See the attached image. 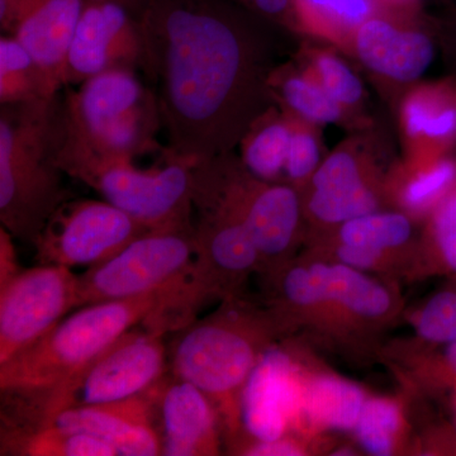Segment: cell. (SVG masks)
Wrapping results in <instances>:
<instances>
[{
  "instance_id": "30",
  "label": "cell",
  "mask_w": 456,
  "mask_h": 456,
  "mask_svg": "<svg viewBox=\"0 0 456 456\" xmlns=\"http://www.w3.org/2000/svg\"><path fill=\"white\" fill-rule=\"evenodd\" d=\"M403 416L397 402L382 397L368 398L354 434L360 446L374 456L395 454L402 435Z\"/></svg>"
},
{
  "instance_id": "22",
  "label": "cell",
  "mask_w": 456,
  "mask_h": 456,
  "mask_svg": "<svg viewBox=\"0 0 456 456\" xmlns=\"http://www.w3.org/2000/svg\"><path fill=\"white\" fill-rule=\"evenodd\" d=\"M408 136L425 145V156L445 155L456 139V89L449 84L419 89L404 102Z\"/></svg>"
},
{
  "instance_id": "19",
  "label": "cell",
  "mask_w": 456,
  "mask_h": 456,
  "mask_svg": "<svg viewBox=\"0 0 456 456\" xmlns=\"http://www.w3.org/2000/svg\"><path fill=\"white\" fill-rule=\"evenodd\" d=\"M378 204L377 193L355 156L338 151L314 171L303 209L318 224L338 228L353 218L378 211Z\"/></svg>"
},
{
  "instance_id": "10",
  "label": "cell",
  "mask_w": 456,
  "mask_h": 456,
  "mask_svg": "<svg viewBox=\"0 0 456 456\" xmlns=\"http://www.w3.org/2000/svg\"><path fill=\"white\" fill-rule=\"evenodd\" d=\"M194 255V224L150 231L77 275V310L94 303L134 298L178 283L187 277Z\"/></svg>"
},
{
  "instance_id": "16",
  "label": "cell",
  "mask_w": 456,
  "mask_h": 456,
  "mask_svg": "<svg viewBox=\"0 0 456 456\" xmlns=\"http://www.w3.org/2000/svg\"><path fill=\"white\" fill-rule=\"evenodd\" d=\"M86 0H0V28L20 41L56 93Z\"/></svg>"
},
{
  "instance_id": "26",
  "label": "cell",
  "mask_w": 456,
  "mask_h": 456,
  "mask_svg": "<svg viewBox=\"0 0 456 456\" xmlns=\"http://www.w3.org/2000/svg\"><path fill=\"white\" fill-rule=\"evenodd\" d=\"M382 0H293L294 13L312 32L334 41L355 36L359 27L377 17Z\"/></svg>"
},
{
  "instance_id": "37",
  "label": "cell",
  "mask_w": 456,
  "mask_h": 456,
  "mask_svg": "<svg viewBox=\"0 0 456 456\" xmlns=\"http://www.w3.org/2000/svg\"><path fill=\"white\" fill-rule=\"evenodd\" d=\"M236 2L270 18L283 20L290 14H296L293 0H236Z\"/></svg>"
},
{
  "instance_id": "27",
  "label": "cell",
  "mask_w": 456,
  "mask_h": 456,
  "mask_svg": "<svg viewBox=\"0 0 456 456\" xmlns=\"http://www.w3.org/2000/svg\"><path fill=\"white\" fill-rule=\"evenodd\" d=\"M2 455L119 456L112 444L82 431L47 428L2 439Z\"/></svg>"
},
{
  "instance_id": "5",
  "label": "cell",
  "mask_w": 456,
  "mask_h": 456,
  "mask_svg": "<svg viewBox=\"0 0 456 456\" xmlns=\"http://www.w3.org/2000/svg\"><path fill=\"white\" fill-rule=\"evenodd\" d=\"M55 98L0 104V222L26 244L70 200L53 159Z\"/></svg>"
},
{
  "instance_id": "13",
  "label": "cell",
  "mask_w": 456,
  "mask_h": 456,
  "mask_svg": "<svg viewBox=\"0 0 456 456\" xmlns=\"http://www.w3.org/2000/svg\"><path fill=\"white\" fill-rule=\"evenodd\" d=\"M77 275L38 264L0 287V365L31 347L77 310Z\"/></svg>"
},
{
  "instance_id": "17",
  "label": "cell",
  "mask_w": 456,
  "mask_h": 456,
  "mask_svg": "<svg viewBox=\"0 0 456 456\" xmlns=\"http://www.w3.org/2000/svg\"><path fill=\"white\" fill-rule=\"evenodd\" d=\"M154 406L163 455L221 454L222 425L211 399L194 384L170 373L147 391Z\"/></svg>"
},
{
  "instance_id": "34",
  "label": "cell",
  "mask_w": 456,
  "mask_h": 456,
  "mask_svg": "<svg viewBox=\"0 0 456 456\" xmlns=\"http://www.w3.org/2000/svg\"><path fill=\"white\" fill-rule=\"evenodd\" d=\"M320 167V147L314 134L293 122V134L284 174L293 184H302Z\"/></svg>"
},
{
  "instance_id": "14",
  "label": "cell",
  "mask_w": 456,
  "mask_h": 456,
  "mask_svg": "<svg viewBox=\"0 0 456 456\" xmlns=\"http://www.w3.org/2000/svg\"><path fill=\"white\" fill-rule=\"evenodd\" d=\"M142 37L137 18L113 2L86 0L69 47L64 88L112 69H140Z\"/></svg>"
},
{
  "instance_id": "35",
  "label": "cell",
  "mask_w": 456,
  "mask_h": 456,
  "mask_svg": "<svg viewBox=\"0 0 456 456\" xmlns=\"http://www.w3.org/2000/svg\"><path fill=\"white\" fill-rule=\"evenodd\" d=\"M231 454L250 456H298L305 455V445L290 435L270 441H242L231 446Z\"/></svg>"
},
{
  "instance_id": "36",
  "label": "cell",
  "mask_w": 456,
  "mask_h": 456,
  "mask_svg": "<svg viewBox=\"0 0 456 456\" xmlns=\"http://www.w3.org/2000/svg\"><path fill=\"white\" fill-rule=\"evenodd\" d=\"M14 237L2 226L0 228V287L7 284L22 272L18 263Z\"/></svg>"
},
{
  "instance_id": "28",
  "label": "cell",
  "mask_w": 456,
  "mask_h": 456,
  "mask_svg": "<svg viewBox=\"0 0 456 456\" xmlns=\"http://www.w3.org/2000/svg\"><path fill=\"white\" fill-rule=\"evenodd\" d=\"M415 272L456 278V185L428 216L424 239L416 248Z\"/></svg>"
},
{
  "instance_id": "4",
  "label": "cell",
  "mask_w": 456,
  "mask_h": 456,
  "mask_svg": "<svg viewBox=\"0 0 456 456\" xmlns=\"http://www.w3.org/2000/svg\"><path fill=\"white\" fill-rule=\"evenodd\" d=\"M184 279L134 298L77 308L41 340L0 365V391L33 395L59 386L126 332L154 322L170 307Z\"/></svg>"
},
{
  "instance_id": "8",
  "label": "cell",
  "mask_w": 456,
  "mask_h": 456,
  "mask_svg": "<svg viewBox=\"0 0 456 456\" xmlns=\"http://www.w3.org/2000/svg\"><path fill=\"white\" fill-rule=\"evenodd\" d=\"M134 69L119 68L90 77L60 95L62 130L104 154L136 159L165 151L156 140L163 131L158 98Z\"/></svg>"
},
{
  "instance_id": "11",
  "label": "cell",
  "mask_w": 456,
  "mask_h": 456,
  "mask_svg": "<svg viewBox=\"0 0 456 456\" xmlns=\"http://www.w3.org/2000/svg\"><path fill=\"white\" fill-rule=\"evenodd\" d=\"M196 255L189 272L185 296L198 310L212 299L236 298L253 273H260L259 250L248 228L216 204L194 200Z\"/></svg>"
},
{
  "instance_id": "9",
  "label": "cell",
  "mask_w": 456,
  "mask_h": 456,
  "mask_svg": "<svg viewBox=\"0 0 456 456\" xmlns=\"http://www.w3.org/2000/svg\"><path fill=\"white\" fill-rule=\"evenodd\" d=\"M191 189L193 200L220 206L245 224L259 250V274L290 261L301 235L303 213L293 185L257 178L227 152L193 165Z\"/></svg>"
},
{
  "instance_id": "33",
  "label": "cell",
  "mask_w": 456,
  "mask_h": 456,
  "mask_svg": "<svg viewBox=\"0 0 456 456\" xmlns=\"http://www.w3.org/2000/svg\"><path fill=\"white\" fill-rule=\"evenodd\" d=\"M314 68L317 82L336 102L346 106L358 103L362 95V86L349 66L338 57L320 53L314 62Z\"/></svg>"
},
{
  "instance_id": "29",
  "label": "cell",
  "mask_w": 456,
  "mask_h": 456,
  "mask_svg": "<svg viewBox=\"0 0 456 456\" xmlns=\"http://www.w3.org/2000/svg\"><path fill=\"white\" fill-rule=\"evenodd\" d=\"M456 185V160L443 156L422 158L399 189V203L415 217L430 216Z\"/></svg>"
},
{
  "instance_id": "18",
  "label": "cell",
  "mask_w": 456,
  "mask_h": 456,
  "mask_svg": "<svg viewBox=\"0 0 456 456\" xmlns=\"http://www.w3.org/2000/svg\"><path fill=\"white\" fill-rule=\"evenodd\" d=\"M47 426L106 440L119 456L163 455L154 406L147 392L125 401L68 408L51 417L44 428Z\"/></svg>"
},
{
  "instance_id": "31",
  "label": "cell",
  "mask_w": 456,
  "mask_h": 456,
  "mask_svg": "<svg viewBox=\"0 0 456 456\" xmlns=\"http://www.w3.org/2000/svg\"><path fill=\"white\" fill-rule=\"evenodd\" d=\"M281 89V97L285 106L293 113L298 114L307 121L316 123H331L338 121L341 117V107L317 80L310 79V77H296L289 75L284 77L281 84L277 82Z\"/></svg>"
},
{
  "instance_id": "39",
  "label": "cell",
  "mask_w": 456,
  "mask_h": 456,
  "mask_svg": "<svg viewBox=\"0 0 456 456\" xmlns=\"http://www.w3.org/2000/svg\"><path fill=\"white\" fill-rule=\"evenodd\" d=\"M450 387H452V388H454L456 391V371L454 375H452V383H450Z\"/></svg>"
},
{
  "instance_id": "20",
  "label": "cell",
  "mask_w": 456,
  "mask_h": 456,
  "mask_svg": "<svg viewBox=\"0 0 456 456\" xmlns=\"http://www.w3.org/2000/svg\"><path fill=\"white\" fill-rule=\"evenodd\" d=\"M354 46L370 70L397 82L416 80L434 59V44L428 35L399 29L379 17L359 27Z\"/></svg>"
},
{
  "instance_id": "24",
  "label": "cell",
  "mask_w": 456,
  "mask_h": 456,
  "mask_svg": "<svg viewBox=\"0 0 456 456\" xmlns=\"http://www.w3.org/2000/svg\"><path fill=\"white\" fill-rule=\"evenodd\" d=\"M46 75L13 36L0 37V104L26 103L55 98Z\"/></svg>"
},
{
  "instance_id": "32",
  "label": "cell",
  "mask_w": 456,
  "mask_h": 456,
  "mask_svg": "<svg viewBox=\"0 0 456 456\" xmlns=\"http://www.w3.org/2000/svg\"><path fill=\"white\" fill-rule=\"evenodd\" d=\"M419 340L430 345L456 341V278L432 294L413 317Z\"/></svg>"
},
{
  "instance_id": "38",
  "label": "cell",
  "mask_w": 456,
  "mask_h": 456,
  "mask_svg": "<svg viewBox=\"0 0 456 456\" xmlns=\"http://www.w3.org/2000/svg\"><path fill=\"white\" fill-rule=\"evenodd\" d=\"M94 2H113L128 9L134 17H139L141 11L149 0H94Z\"/></svg>"
},
{
  "instance_id": "21",
  "label": "cell",
  "mask_w": 456,
  "mask_h": 456,
  "mask_svg": "<svg viewBox=\"0 0 456 456\" xmlns=\"http://www.w3.org/2000/svg\"><path fill=\"white\" fill-rule=\"evenodd\" d=\"M367 399L350 380L305 371L294 430L354 431Z\"/></svg>"
},
{
  "instance_id": "23",
  "label": "cell",
  "mask_w": 456,
  "mask_h": 456,
  "mask_svg": "<svg viewBox=\"0 0 456 456\" xmlns=\"http://www.w3.org/2000/svg\"><path fill=\"white\" fill-rule=\"evenodd\" d=\"M260 114L242 137V163L246 169L266 182H279L285 170L293 134V122Z\"/></svg>"
},
{
  "instance_id": "12",
  "label": "cell",
  "mask_w": 456,
  "mask_h": 456,
  "mask_svg": "<svg viewBox=\"0 0 456 456\" xmlns=\"http://www.w3.org/2000/svg\"><path fill=\"white\" fill-rule=\"evenodd\" d=\"M150 231L107 200L70 198L53 212L33 246L38 264L90 268Z\"/></svg>"
},
{
  "instance_id": "3",
  "label": "cell",
  "mask_w": 456,
  "mask_h": 456,
  "mask_svg": "<svg viewBox=\"0 0 456 456\" xmlns=\"http://www.w3.org/2000/svg\"><path fill=\"white\" fill-rule=\"evenodd\" d=\"M264 279L269 288L266 310L283 332L307 325L351 340L382 330L399 310L391 285L325 257L288 261Z\"/></svg>"
},
{
  "instance_id": "1",
  "label": "cell",
  "mask_w": 456,
  "mask_h": 456,
  "mask_svg": "<svg viewBox=\"0 0 456 456\" xmlns=\"http://www.w3.org/2000/svg\"><path fill=\"white\" fill-rule=\"evenodd\" d=\"M137 20L167 155L194 165L231 152L268 110L253 27L226 0H149Z\"/></svg>"
},
{
  "instance_id": "2",
  "label": "cell",
  "mask_w": 456,
  "mask_h": 456,
  "mask_svg": "<svg viewBox=\"0 0 456 456\" xmlns=\"http://www.w3.org/2000/svg\"><path fill=\"white\" fill-rule=\"evenodd\" d=\"M175 332L167 346L170 373L211 399L226 443H232L241 434L245 384L281 330L266 308L260 310L236 297Z\"/></svg>"
},
{
  "instance_id": "6",
  "label": "cell",
  "mask_w": 456,
  "mask_h": 456,
  "mask_svg": "<svg viewBox=\"0 0 456 456\" xmlns=\"http://www.w3.org/2000/svg\"><path fill=\"white\" fill-rule=\"evenodd\" d=\"M53 159L66 175L94 189L104 200L150 230H175L194 224L193 164L165 152L163 167L143 170L134 164V159L97 151L62 130L57 107Z\"/></svg>"
},
{
  "instance_id": "25",
  "label": "cell",
  "mask_w": 456,
  "mask_h": 456,
  "mask_svg": "<svg viewBox=\"0 0 456 456\" xmlns=\"http://www.w3.org/2000/svg\"><path fill=\"white\" fill-rule=\"evenodd\" d=\"M413 236L410 217L401 212H371L345 222L331 242L380 251L402 259Z\"/></svg>"
},
{
  "instance_id": "7",
  "label": "cell",
  "mask_w": 456,
  "mask_h": 456,
  "mask_svg": "<svg viewBox=\"0 0 456 456\" xmlns=\"http://www.w3.org/2000/svg\"><path fill=\"white\" fill-rule=\"evenodd\" d=\"M169 373L164 335L132 329L97 358L49 391L2 393V422L31 432L68 408L125 401L143 395Z\"/></svg>"
},
{
  "instance_id": "15",
  "label": "cell",
  "mask_w": 456,
  "mask_h": 456,
  "mask_svg": "<svg viewBox=\"0 0 456 456\" xmlns=\"http://www.w3.org/2000/svg\"><path fill=\"white\" fill-rule=\"evenodd\" d=\"M303 369L289 351L272 346L248 377L241 395L242 441H270L290 435L296 426Z\"/></svg>"
}]
</instances>
